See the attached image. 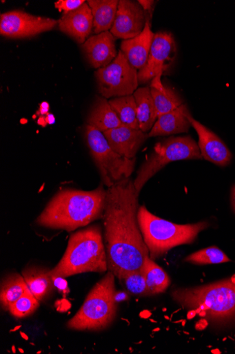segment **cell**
Instances as JSON below:
<instances>
[{"mask_svg":"<svg viewBox=\"0 0 235 354\" xmlns=\"http://www.w3.org/2000/svg\"><path fill=\"white\" fill-rule=\"evenodd\" d=\"M139 197L130 178L107 189L105 245L108 270L118 279L126 272L140 270L150 256L138 220Z\"/></svg>","mask_w":235,"mask_h":354,"instance_id":"1","label":"cell"},{"mask_svg":"<svg viewBox=\"0 0 235 354\" xmlns=\"http://www.w3.org/2000/svg\"><path fill=\"white\" fill-rule=\"evenodd\" d=\"M107 189L103 184L92 191L65 189L51 199L36 220L39 226L74 232L103 218Z\"/></svg>","mask_w":235,"mask_h":354,"instance_id":"2","label":"cell"},{"mask_svg":"<svg viewBox=\"0 0 235 354\" xmlns=\"http://www.w3.org/2000/svg\"><path fill=\"white\" fill-rule=\"evenodd\" d=\"M108 271L103 230L92 225L71 235L59 263L50 270L52 277L65 278L86 272Z\"/></svg>","mask_w":235,"mask_h":354,"instance_id":"3","label":"cell"},{"mask_svg":"<svg viewBox=\"0 0 235 354\" xmlns=\"http://www.w3.org/2000/svg\"><path fill=\"white\" fill-rule=\"evenodd\" d=\"M172 297L184 309L204 310L212 323L226 324L235 319V274L208 285L176 288Z\"/></svg>","mask_w":235,"mask_h":354,"instance_id":"4","label":"cell"},{"mask_svg":"<svg viewBox=\"0 0 235 354\" xmlns=\"http://www.w3.org/2000/svg\"><path fill=\"white\" fill-rule=\"evenodd\" d=\"M138 220L150 259L153 261L175 247L193 243L199 233L210 227L207 221L176 224L154 215L145 205L139 209Z\"/></svg>","mask_w":235,"mask_h":354,"instance_id":"5","label":"cell"},{"mask_svg":"<svg viewBox=\"0 0 235 354\" xmlns=\"http://www.w3.org/2000/svg\"><path fill=\"white\" fill-rule=\"evenodd\" d=\"M115 275L109 272L91 289L66 328L75 331L99 332L109 328L116 316Z\"/></svg>","mask_w":235,"mask_h":354,"instance_id":"6","label":"cell"},{"mask_svg":"<svg viewBox=\"0 0 235 354\" xmlns=\"http://www.w3.org/2000/svg\"><path fill=\"white\" fill-rule=\"evenodd\" d=\"M198 144L190 137H172L154 146V151L133 181L139 194L145 185L166 165L182 160L203 159Z\"/></svg>","mask_w":235,"mask_h":354,"instance_id":"7","label":"cell"},{"mask_svg":"<svg viewBox=\"0 0 235 354\" xmlns=\"http://www.w3.org/2000/svg\"><path fill=\"white\" fill-rule=\"evenodd\" d=\"M86 140L103 184L110 187L118 182L130 178L136 165L135 158H127L110 147L103 132L90 125L86 127Z\"/></svg>","mask_w":235,"mask_h":354,"instance_id":"8","label":"cell"},{"mask_svg":"<svg viewBox=\"0 0 235 354\" xmlns=\"http://www.w3.org/2000/svg\"><path fill=\"white\" fill-rule=\"evenodd\" d=\"M99 92L105 99L132 95L138 89L137 70L120 50L109 66L95 73Z\"/></svg>","mask_w":235,"mask_h":354,"instance_id":"9","label":"cell"},{"mask_svg":"<svg viewBox=\"0 0 235 354\" xmlns=\"http://www.w3.org/2000/svg\"><path fill=\"white\" fill-rule=\"evenodd\" d=\"M0 34L10 39L34 37L53 29L58 21L50 18L36 17L21 10L1 15Z\"/></svg>","mask_w":235,"mask_h":354,"instance_id":"10","label":"cell"},{"mask_svg":"<svg viewBox=\"0 0 235 354\" xmlns=\"http://www.w3.org/2000/svg\"><path fill=\"white\" fill-rule=\"evenodd\" d=\"M177 55L174 37L170 32H159L154 35L146 66L139 73L140 84L152 80L170 69Z\"/></svg>","mask_w":235,"mask_h":354,"instance_id":"11","label":"cell"},{"mask_svg":"<svg viewBox=\"0 0 235 354\" xmlns=\"http://www.w3.org/2000/svg\"><path fill=\"white\" fill-rule=\"evenodd\" d=\"M146 22V13L139 2L121 0L111 33L123 40L136 38L142 33Z\"/></svg>","mask_w":235,"mask_h":354,"instance_id":"12","label":"cell"},{"mask_svg":"<svg viewBox=\"0 0 235 354\" xmlns=\"http://www.w3.org/2000/svg\"><path fill=\"white\" fill-rule=\"evenodd\" d=\"M187 118L197 133L198 146L203 158L221 167L228 166L232 154L225 144L210 129L196 120L190 113L187 115Z\"/></svg>","mask_w":235,"mask_h":354,"instance_id":"13","label":"cell"},{"mask_svg":"<svg viewBox=\"0 0 235 354\" xmlns=\"http://www.w3.org/2000/svg\"><path fill=\"white\" fill-rule=\"evenodd\" d=\"M103 134L115 152L130 159L136 158L140 148L149 138L147 133L124 124Z\"/></svg>","mask_w":235,"mask_h":354,"instance_id":"14","label":"cell"},{"mask_svg":"<svg viewBox=\"0 0 235 354\" xmlns=\"http://www.w3.org/2000/svg\"><path fill=\"white\" fill-rule=\"evenodd\" d=\"M81 48L88 61L94 68L109 66L117 57L115 37L110 31L89 38Z\"/></svg>","mask_w":235,"mask_h":354,"instance_id":"15","label":"cell"},{"mask_svg":"<svg viewBox=\"0 0 235 354\" xmlns=\"http://www.w3.org/2000/svg\"><path fill=\"white\" fill-rule=\"evenodd\" d=\"M59 29L79 44H84L93 26V16L88 4L63 15L58 21Z\"/></svg>","mask_w":235,"mask_h":354,"instance_id":"16","label":"cell"},{"mask_svg":"<svg viewBox=\"0 0 235 354\" xmlns=\"http://www.w3.org/2000/svg\"><path fill=\"white\" fill-rule=\"evenodd\" d=\"M154 34L152 31L150 19L147 22L142 33L131 39L123 40L121 50L131 66L136 70H142L147 62Z\"/></svg>","mask_w":235,"mask_h":354,"instance_id":"17","label":"cell"},{"mask_svg":"<svg viewBox=\"0 0 235 354\" xmlns=\"http://www.w3.org/2000/svg\"><path fill=\"white\" fill-rule=\"evenodd\" d=\"M189 113L187 106L183 104L176 110L159 116L149 138L188 133L191 126L187 118Z\"/></svg>","mask_w":235,"mask_h":354,"instance_id":"18","label":"cell"},{"mask_svg":"<svg viewBox=\"0 0 235 354\" xmlns=\"http://www.w3.org/2000/svg\"><path fill=\"white\" fill-rule=\"evenodd\" d=\"M22 276L31 293L40 302L47 301L54 293L55 286L50 270L32 266L23 270Z\"/></svg>","mask_w":235,"mask_h":354,"instance_id":"19","label":"cell"},{"mask_svg":"<svg viewBox=\"0 0 235 354\" xmlns=\"http://www.w3.org/2000/svg\"><path fill=\"white\" fill-rule=\"evenodd\" d=\"M88 125L105 133L123 125L109 102L104 97H96L88 117Z\"/></svg>","mask_w":235,"mask_h":354,"instance_id":"20","label":"cell"},{"mask_svg":"<svg viewBox=\"0 0 235 354\" xmlns=\"http://www.w3.org/2000/svg\"><path fill=\"white\" fill-rule=\"evenodd\" d=\"M93 16L94 33L99 35L112 29L119 1L117 0H90L88 2Z\"/></svg>","mask_w":235,"mask_h":354,"instance_id":"21","label":"cell"},{"mask_svg":"<svg viewBox=\"0 0 235 354\" xmlns=\"http://www.w3.org/2000/svg\"><path fill=\"white\" fill-rule=\"evenodd\" d=\"M161 76L162 75L160 74L155 77L152 80L150 86L158 117L172 112L184 104L180 96L173 89L162 84Z\"/></svg>","mask_w":235,"mask_h":354,"instance_id":"22","label":"cell"},{"mask_svg":"<svg viewBox=\"0 0 235 354\" xmlns=\"http://www.w3.org/2000/svg\"><path fill=\"white\" fill-rule=\"evenodd\" d=\"M137 104V116L141 130L147 133L157 120L158 114L150 87L138 88L133 93Z\"/></svg>","mask_w":235,"mask_h":354,"instance_id":"23","label":"cell"},{"mask_svg":"<svg viewBox=\"0 0 235 354\" xmlns=\"http://www.w3.org/2000/svg\"><path fill=\"white\" fill-rule=\"evenodd\" d=\"M29 292L30 289L22 275L14 273L6 276L2 280L0 289L2 308L8 311L12 304Z\"/></svg>","mask_w":235,"mask_h":354,"instance_id":"24","label":"cell"},{"mask_svg":"<svg viewBox=\"0 0 235 354\" xmlns=\"http://www.w3.org/2000/svg\"><path fill=\"white\" fill-rule=\"evenodd\" d=\"M141 270L145 278L150 296L163 293L170 287L171 279L169 275L150 256L145 259Z\"/></svg>","mask_w":235,"mask_h":354,"instance_id":"25","label":"cell"},{"mask_svg":"<svg viewBox=\"0 0 235 354\" xmlns=\"http://www.w3.org/2000/svg\"><path fill=\"white\" fill-rule=\"evenodd\" d=\"M123 124L141 130L138 116L137 104L133 94L116 97L109 101Z\"/></svg>","mask_w":235,"mask_h":354,"instance_id":"26","label":"cell"},{"mask_svg":"<svg viewBox=\"0 0 235 354\" xmlns=\"http://www.w3.org/2000/svg\"><path fill=\"white\" fill-rule=\"evenodd\" d=\"M184 261L196 266H205L226 263L231 261L221 249L212 246L188 255Z\"/></svg>","mask_w":235,"mask_h":354,"instance_id":"27","label":"cell"},{"mask_svg":"<svg viewBox=\"0 0 235 354\" xmlns=\"http://www.w3.org/2000/svg\"><path fill=\"white\" fill-rule=\"evenodd\" d=\"M119 280L132 295L140 297L150 296L145 278L141 269L126 272Z\"/></svg>","mask_w":235,"mask_h":354,"instance_id":"28","label":"cell"},{"mask_svg":"<svg viewBox=\"0 0 235 354\" xmlns=\"http://www.w3.org/2000/svg\"><path fill=\"white\" fill-rule=\"evenodd\" d=\"M40 306V301L31 293H25L10 306L9 313L17 319H23L34 313Z\"/></svg>","mask_w":235,"mask_h":354,"instance_id":"29","label":"cell"},{"mask_svg":"<svg viewBox=\"0 0 235 354\" xmlns=\"http://www.w3.org/2000/svg\"><path fill=\"white\" fill-rule=\"evenodd\" d=\"M84 0H59L54 6L60 12H63V15L74 11L85 4Z\"/></svg>","mask_w":235,"mask_h":354,"instance_id":"30","label":"cell"},{"mask_svg":"<svg viewBox=\"0 0 235 354\" xmlns=\"http://www.w3.org/2000/svg\"><path fill=\"white\" fill-rule=\"evenodd\" d=\"M54 286L57 288L59 289L61 292H66L67 288H68V286H67V282L64 279V278L62 277H52Z\"/></svg>","mask_w":235,"mask_h":354,"instance_id":"31","label":"cell"},{"mask_svg":"<svg viewBox=\"0 0 235 354\" xmlns=\"http://www.w3.org/2000/svg\"><path fill=\"white\" fill-rule=\"evenodd\" d=\"M139 3L143 8L145 13L147 12L150 15L151 14L153 5L154 4V1H148V0H141V1H139Z\"/></svg>","mask_w":235,"mask_h":354,"instance_id":"32","label":"cell"},{"mask_svg":"<svg viewBox=\"0 0 235 354\" xmlns=\"http://www.w3.org/2000/svg\"><path fill=\"white\" fill-rule=\"evenodd\" d=\"M208 325V320L206 318L201 319V320L197 322L195 326V329L198 331L204 330L207 328Z\"/></svg>","mask_w":235,"mask_h":354,"instance_id":"33","label":"cell"},{"mask_svg":"<svg viewBox=\"0 0 235 354\" xmlns=\"http://www.w3.org/2000/svg\"><path fill=\"white\" fill-rule=\"evenodd\" d=\"M127 299V295L124 292H116L115 300L116 303L123 301Z\"/></svg>","mask_w":235,"mask_h":354,"instance_id":"34","label":"cell"},{"mask_svg":"<svg viewBox=\"0 0 235 354\" xmlns=\"http://www.w3.org/2000/svg\"><path fill=\"white\" fill-rule=\"evenodd\" d=\"M231 205L234 212L235 213V185L232 187L231 191Z\"/></svg>","mask_w":235,"mask_h":354,"instance_id":"35","label":"cell"},{"mask_svg":"<svg viewBox=\"0 0 235 354\" xmlns=\"http://www.w3.org/2000/svg\"><path fill=\"white\" fill-rule=\"evenodd\" d=\"M49 104L47 102H44L41 105L40 113L44 115L47 113L49 111Z\"/></svg>","mask_w":235,"mask_h":354,"instance_id":"36","label":"cell"},{"mask_svg":"<svg viewBox=\"0 0 235 354\" xmlns=\"http://www.w3.org/2000/svg\"><path fill=\"white\" fill-rule=\"evenodd\" d=\"M196 315H197V314H196L195 310H190L188 311L187 318L189 319H192L196 316Z\"/></svg>","mask_w":235,"mask_h":354,"instance_id":"37","label":"cell"},{"mask_svg":"<svg viewBox=\"0 0 235 354\" xmlns=\"http://www.w3.org/2000/svg\"><path fill=\"white\" fill-rule=\"evenodd\" d=\"M47 121L50 123V124H52L54 122V118L52 115H49V116L47 118Z\"/></svg>","mask_w":235,"mask_h":354,"instance_id":"38","label":"cell"}]
</instances>
